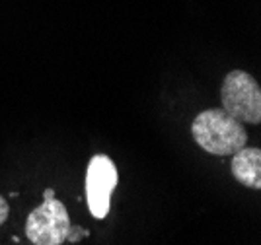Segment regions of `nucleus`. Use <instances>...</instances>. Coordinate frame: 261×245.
<instances>
[{
	"instance_id": "nucleus-1",
	"label": "nucleus",
	"mask_w": 261,
	"mask_h": 245,
	"mask_svg": "<svg viewBox=\"0 0 261 245\" xmlns=\"http://www.w3.org/2000/svg\"><path fill=\"white\" fill-rule=\"evenodd\" d=\"M191 134L199 148L213 156H232L248 146L244 125L224 109H205L191 123Z\"/></svg>"
},
{
	"instance_id": "nucleus-2",
	"label": "nucleus",
	"mask_w": 261,
	"mask_h": 245,
	"mask_svg": "<svg viewBox=\"0 0 261 245\" xmlns=\"http://www.w3.org/2000/svg\"><path fill=\"white\" fill-rule=\"evenodd\" d=\"M222 109L248 125H259L261 121V88L257 80L244 70H232L226 74L220 88Z\"/></svg>"
},
{
	"instance_id": "nucleus-3",
	"label": "nucleus",
	"mask_w": 261,
	"mask_h": 245,
	"mask_svg": "<svg viewBox=\"0 0 261 245\" xmlns=\"http://www.w3.org/2000/svg\"><path fill=\"white\" fill-rule=\"evenodd\" d=\"M43 199V204H39L28 216L25 235L33 245H63L70 228L66 206L55 199L53 189H45Z\"/></svg>"
},
{
	"instance_id": "nucleus-4",
	"label": "nucleus",
	"mask_w": 261,
	"mask_h": 245,
	"mask_svg": "<svg viewBox=\"0 0 261 245\" xmlns=\"http://www.w3.org/2000/svg\"><path fill=\"white\" fill-rule=\"evenodd\" d=\"M117 181H119L117 168L109 156L98 154L90 160L86 171V199L90 214L94 218L103 220L108 216Z\"/></svg>"
},
{
	"instance_id": "nucleus-5",
	"label": "nucleus",
	"mask_w": 261,
	"mask_h": 245,
	"mask_svg": "<svg viewBox=\"0 0 261 245\" xmlns=\"http://www.w3.org/2000/svg\"><path fill=\"white\" fill-rule=\"evenodd\" d=\"M232 175L234 179L250 189H261V150L244 146L232 154Z\"/></svg>"
},
{
	"instance_id": "nucleus-6",
	"label": "nucleus",
	"mask_w": 261,
	"mask_h": 245,
	"mask_svg": "<svg viewBox=\"0 0 261 245\" xmlns=\"http://www.w3.org/2000/svg\"><path fill=\"white\" fill-rule=\"evenodd\" d=\"M90 232H88L86 228H80V226H72L68 228V234H66V241H70V243H76L78 239H82V237H88Z\"/></svg>"
},
{
	"instance_id": "nucleus-7",
	"label": "nucleus",
	"mask_w": 261,
	"mask_h": 245,
	"mask_svg": "<svg viewBox=\"0 0 261 245\" xmlns=\"http://www.w3.org/2000/svg\"><path fill=\"white\" fill-rule=\"evenodd\" d=\"M8 214H10V204L6 203V199H4L2 195H0V226L6 222Z\"/></svg>"
}]
</instances>
